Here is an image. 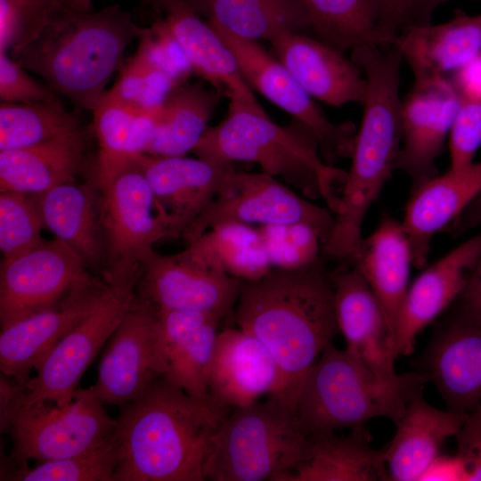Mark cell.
<instances>
[{
  "mask_svg": "<svg viewBox=\"0 0 481 481\" xmlns=\"http://www.w3.org/2000/svg\"><path fill=\"white\" fill-rule=\"evenodd\" d=\"M229 407L191 395L163 376L120 406L112 481H204L212 440Z\"/></svg>",
  "mask_w": 481,
  "mask_h": 481,
  "instance_id": "obj_1",
  "label": "cell"
},
{
  "mask_svg": "<svg viewBox=\"0 0 481 481\" xmlns=\"http://www.w3.org/2000/svg\"><path fill=\"white\" fill-rule=\"evenodd\" d=\"M233 313L238 327L272 354L292 404L299 379L338 332L331 273L322 257L301 267H273L258 280L241 281Z\"/></svg>",
  "mask_w": 481,
  "mask_h": 481,
  "instance_id": "obj_2",
  "label": "cell"
},
{
  "mask_svg": "<svg viewBox=\"0 0 481 481\" xmlns=\"http://www.w3.org/2000/svg\"><path fill=\"white\" fill-rule=\"evenodd\" d=\"M144 30L118 4L88 12L65 7L37 37L11 50L10 56L77 108L94 111L122 67L126 47Z\"/></svg>",
  "mask_w": 481,
  "mask_h": 481,
  "instance_id": "obj_3",
  "label": "cell"
},
{
  "mask_svg": "<svg viewBox=\"0 0 481 481\" xmlns=\"http://www.w3.org/2000/svg\"><path fill=\"white\" fill-rule=\"evenodd\" d=\"M192 152L216 163H256L306 198L322 199L335 215L341 210L338 190L346 172L323 160L318 139L306 126L295 118L280 126L259 103L230 100L224 119L208 126Z\"/></svg>",
  "mask_w": 481,
  "mask_h": 481,
  "instance_id": "obj_4",
  "label": "cell"
},
{
  "mask_svg": "<svg viewBox=\"0 0 481 481\" xmlns=\"http://www.w3.org/2000/svg\"><path fill=\"white\" fill-rule=\"evenodd\" d=\"M350 59L363 71L366 87L362 121L341 192V211L335 216L334 234L345 242L362 237L365 215L391 177L403 140L400 50L395 45H363L351 50Z\"/></svg>",
  "mask_w": 481,
  "mask_h": 481,
  "instance_id": "obj_5",
  "label": "cell"
},
{
  "mask_svg": "<svg viewBox=\"0 0 481 481\" xmlns=\"http://www.w3.org/2000/svg\"><path fill=\"white\" fill-rule=\"evenodd\" d=\"M427 382L419 371L379 381L346 348L331 342L299 379L292 405L307 436L353 428L376 417L396 424L412 395Z\"/></svg>",
  "mask_w": 481,
  "mask_h": 481,
  "instance_id": "obj_6",
  "label": "cell"
},
{
  "mask_svg": "<svg viewBox=\"0 0 481 481\" xmlns=\"http://www.w3.org/2000/svg\"><path fill=\"white\" fill-rule=\"evenodd\" d=\"M307 450L308 436L291 403L270 395L227 415L213 437L205 479L284 481Z\"/></svg>",
  "mask_w": 481,
  "mask_h": 481,
  "instance_id": "obj_7",
  "label": "cell"
},
{
  "mask_svg": "<svg viewBox=\"0 0 481 481\" xmlns=\"http://www.w3.org/2000/svg\"><path fill=\"white\" fill-rule=\"evenodd\" d=\"M100 191L106 282L139 273L143 256L161 239L171 238L167 215L159 210L144 175L133 158L94 165Z\"/></svg>",
  "mask_w": 481,
  "mask_h": 481,
  "instance_id": "obj_8",
  "label": "cell"
},
{
  "mask_svg": "<svg viewBox=\"0 0 481 481\" xmlns=\"http://www.w3.org/2000/svg\"><path fill=\"white\" fill-rule=\"evenodd\" d=\"M93 387L77 388L69 404L10 405L1 412V429L9 432L15 465L59 460L94 449L115 437L111 419Z\"/></svg>",
  "mask_w": 481,
  "mask_h": 481,
  "instance_id": "obj_9",
  "label": "cell"
},
{
  "mask_svg": "<svg viewBox=\"0 0 481 481\" xmlns=\"http://www.w3.org/2000/svg\"><path fill=\"white\" fill-rule=\"evenodd\" d=\"M138 277L107 282L108 288L95 308L61 338L36 369L37 376L25 386H19L1 404V412L10 405L53 403L62 407L69 404L84 372L136 299Z\"/></svg>",
  "mask_w": 481,
  "mask_h": 481,
  "instance_id": "obj_10",
  "label": "cell"
},
{
  "mask_svg": "<svg viewBox=\"0 0 481 481\" xmlns=\"http://www.w3.org/2000/svg\"><path fill=\"white\" fill-rule=\"evenodd\" d=\"M240 285L201 234L176 254L148 250L140 261L135 291L159 308L202 312L223 319L234 312Z\"/></svg>",
  "mask_w": 481,
  "mask_h": 481,
  "instance_id": "obj_11",
  "label": "cell"
},
{
  "mask_svg": "<svg viewBox=\"0 0 481 481\" xmlns=\"http://www.w3.org/2000/svg\"><path fill=\"white\" fill-rule=\"evenodd\" d=\"M329 208L301 198L275 177L264 172L239 171L231 167L214 200L182 235L187 242L206 231L227 222L305 224L319 236L322 247L335 225Z\"/></svg>",
  "mask_w": 481,
  "mask_h": 481,
  "instance_id": "obj_12",
  "label": "cell"
},
{
  "mask_svg": "<svg viewBox=\"0 0 481 481\" xmlns=\"http://www.w3.org/2000/svg\"><path fill=\"white\" fill-rule=\"evenodd\" d=\"M83 257L61 240H43L31 250L2 261L1 329L58 306L99 280Z\"/></svg>",
  "mask_w": 481,
  "mask_h": 481,
  "instance_id": "obj_13",
  "label": "cell"
},
{
  "mask_svg": "<svg viewBox=\"0 0 481 481\" xmlns=\"http://www.w3.org/2000/svg\"><path fill=\"white\" fill-rule=\"evenodd\" d=\"M213 28L233 53L252 91L306 126L318 139L327 164L333 166L338 159L350 158L357 131L352 122L332 123L285 66L257 41Z\"/></svg>",
  "mask_w": 481,
  "mask_h": 481,
  "instance_id": "obj_14",
  "label": "cell"
},
{
  "mask_svg": "<svg viewBox=\"0 0 481 481\" xmlns=\"http://www.w3.org/2000/svg\"><path fill=\"white\" fill-rule=\"evenodd\" d=\"M158 306L136 298L108 340L92 387L104 404L122 406L142 396L164 374Z\"/></svg>",
  "mask_w": 481,
  "mask_h": 481,
  "instance_id": "obj_15",
  "label": "cell"
},
{
  "mask_svg": "<svg viewBox=\"0 0 481 481\" xmlns=\"http://www.w3.org/2000/svg\"><path fill=\"white\" fill-rule=\"evenodd\" d=\"M437 322L418 371L437 387L447 410L468 413L481 404V314L458 299Z\"/></svg>",
  "mask_w": 481,
  "mask_h": 481,
  "instance_id": "obj_16",
  "label": "cell"
},
{
  "mask_svg": "<svg viewBox=\"0 0 481 481\" xmlns=\"http://www.w3.org/2000/svg\"><path fill=\"white\" fill-rule=\"evenodd\" d=\"M460 102L449 77L414 81L403 99V140L393 169L409 176L411 192L437 175L436 161Z\"/></svg>",
  "mask_w": 481,
  "mask_h": 481,
  "instance_id": "obj_17",
  "label": "cell"
},
{
  "mask_svg": "<svg viewBox=\"0 0 481 481\" xmlns=\"http://www.w3.org/2000/svg\"><path fill=\"white\" fill-rule=\"evenodd\" d=\"M331 280L336 321L346 348L378 380H396L400 374L395 370V346L367 281L354 265L331 273Z\"/></svg>",
  "mask_w": 481,
  "mask_h": 481,
  "instance_id": "obj_18",
  "label": "cell"
},
{
  "mask_svg": "<svg viewBox=\"0 0 481 481\" xmlns=\"http://www.w3.org/2000/svg\"><path fill=\"white\" fill-rule=\"evenodd\" d=\"M208 394L229 408H242L265 395L286 398L285 380L262 342L240 328H226L216 340Z\"/></svg>",
  "mask_w": 481,
  "mask_h": 481,
  "instance_id": "obj_19",
  "label": "cell"
},
{
  "mask_svg": "<svg viewBox=\"0 0 481 481\" xmlns=\"http://www.w3.org/2000/svg\"><path fill=\"white\" fill-rule=\"evenodd\" d=\"M169 222L171 238L182 237L214 200L226 171L232 165L186 156H156L142 152L132 157Z\"/></svg>",
  "mask_w": 481,
  "mask_h": 481,
  "instance_id": "obj_20",
  "label": "cell"
},
{
  "mask_svg": "<svg viewBox=\"0 0 481 481\" xmlns=\"http://www.w3.org/2000/svg\"><path fill=\"white\" fill-rule=\"evenodd\" d=\"M108 288L99 280L69 300L1 329L0 369L25 386L52 348L98 305Z\"/></svg>",
  "mask_w": 481,
  "mask_h": 481,
  "instance_id": "obj_21",
  "label": "cell"
},
{
  "mask_svg": "<svg viewBox=\"0 0 481 481\" xmlns=\"http://www.w3.org/2000/svg\"><path fill=\"white\" fill-rule=\"evenodd\" d=\"M481 251V232L427 267L408 288L395 328V354L413 353L417 335L458 298Z\"/></svg>",
  "mask_w": 481,
  "mask_h": 481,
  "instance_id": "obj_22",
  "label": "cell"
},
{
  "mask_svg": "<svg viewBox=\"0 0 481 481\" xmlns=\"http://www.w3.org/2000/svg\"><path fill=\"white\" fill-rule=\"evenodd\" d=\"M269 43L274 56L313 99L334 107L363 101V73L342 52L302 33L281 34Z\"/></svg>",
  "mask_w": 481,
  "mask_h": 481,
  "instance_id": "obj_23",
  "label": "cell"
},
{
  "mask_svg": "<svg viewBox=\"0 0 481 481\" xmlns=\"http://www.w3.org/2000/svg\"><path fill=\"white\" fill-rule=\"evenodd\" d=\"M220 321L208 313L158 308L163 377L192 396L209 395V370Z\"/></svg>",
  "mask_w": 481,
  "mask_h": 481,
  "instance_id": "obj_24",
  "label": "cell"
},
{
  "mask_svg": "<svg viewBox=\"0 0 481 481\" xmlns=\"http://www.w3.org/2000/svg\"><path fill=\"white\" fill-rule=\"evenodd\" d=\"M394 45L414 81L449 77L481 52V13L456 9L446 22L408 26Z\"/></svg>",
  "mask_w": 481,
  "mask_h": 481,
  "instance_id": "obj_25",
  "label": "cell"
},
{
  "mask_svg": "<svg viewBox=\"0 0 481 481\" xmlns=\"http://www.w3.org/2000/svg\"><path fill=\"white\" fill-rule=\"evenodd\" d=\"M481 190V161L464 172L451 169L412 192L402 222L408 236L412 265L425 267L434 236L446 229Z\"/></svg>",
  "mask_w": 481,
  "mask_h": 481,
  "instance_id": "obj_26",
  "label": "cell"
},
{
  "mask_svg": "<svg viewBox=\"0 0 481 481\" xmlns=\"http://www.w3.org/2000/svg\"><path fill=\"white\" fill-rule=\"evenodd\" d=\"M467 413L442 411L431 406L423 396V387L409 400L397 421L396 432L386 445L389 480L419 481L444 442L455 436Z\"/></svg>",
  "mask_w": 481,
  "mask_h": 481,
  "instance_id": "obj_27",
  "label": "cell"
},
{
  "mask_svg": "<svg viewBox=\"0 0 481 481\" xmlns=\"http://www.w3.org/2000/svg\"><path fill=\"white\" fill-rule=\"evenodd\" d=\"M35 198L44 228L76 250L90 269L103 274L106 252L100 191L93 180L61 183Z\"/></svg>",
  "mask_w": 481,
  "mask_h": 481,
  "instance_id": "obj_28",
  "label": "cell"
},
{
  "mask_svg": "<svg viewBox=\"0 0 481 481\" xmlns=\"http://www.w3.org/2000/svg\"><path fill=\"white\" fill-rule=\"evenodd\" d=\"M362 273L378 300L395 346L399 311L409 288L412 250L403 224L384 215L348 260ZM396 356V355H395Z\"/></svg>",
  "mask_w": 481,
  "mask_h": 481,
  "instance_id": "obj_29",
  "label": "cell"
},
{
  "mask_svg": "<svg viewBox=\"0 0 481 481\" xmlns=\"http://www.w3.org/2000/svg\"><path fill=\"white\" fill-rule=\"evenodd\" d=\"M164 20L185 52L193 74L230 100L259 103L230 48L185 1L173 4L165 12Z\"/></svg>",
  "mask_w": 481,
  "mask_h": 481,
  "instance_id": "obj_30",
  "label": "cell"
},
{
  "mask_svg": "<svg viewBox=\"0 0 481 481\" xmlns=\"http://www.w3.org/2000/svg\"><path fill=\"white\" fill-rule=\"evenodd\" d=\"M386 446L375 449L363 425L346 436L325 431L308 435L306 457L284 481H387Z\"/></svg>",
  "mask_w": 481,
  "mask_h": 481,
  "instance_id": "obj_31",
  "label": "cell"
},
{
  "mask_svg": "<svg viewBox=\"0 0 481 481\" xmlns=\"http://www.w3.org/2000/svg\"><path fill=\"white\" fill-rule=\"evenodd\" d=\"M90 132L81 127L34 146L1 151L0 192L39 195L74 181L86 159Z\"/></svg>",
  "mask_w": 481,
  "mask_h": 481,
  "instance_id": "obj_32",
  "label": "cell"
},
{
  "mask_svg": "<svg viewBox=\"0 0 481 481\" xmlns=\"http://www.w3.org/2000/svg\"><path fill=\"white\" fill-rule=\"evenodd\" d=\"M213 27L236 37L272 41L285 33L308 35L300 0H186Z\"/></svg>",
  "mask_w": 481,
  "mask_h": 481,
  "instance_id": "obj_33",
  "label": "cell"
},
{
  "mask_svg": "<svg viewBox=\"0 0 481 481\" xmlns=\"http://www.w3.org/2000/svg\"><path fill=\"white\" fill-rule=\"evenodd\" d=\"M221 94L200 83L176 86L165 102L145 153L185 156L208 127Z\"/></svg>",
  "mask_w": 481,
  "mask_h": 481,
  "instance_id": "obj_34",
  "label": "cell"
},
{
  "mask_svg": "<svg viewBox=\"0 0 481 481\" xmlns=\"http://www.w3.org/2000/svg\"><path fill=\"white\" fill-rule=\"evenodd\" d=\"M308 35L342 53L363 45L393 44L380 32L376 0H300Z\"/></svg>",
  "mask_w": 481,
  "mask_h": 481,
  "instance_id": "obj_35",
  "label": "cell"
},
{
  "mask_svg": "<svg viewBox=\"0 0 481 481\" xmlns=\"http://www.w3.org/2000/svg\"><path fill=\"white\" fill-rule=\"evenodd\" d=\"M161 110H137L106 91L93 111L92 126L99 144L94 164L117 162L145 152Z\"/></svg>",
  "mask_w": 481,
  "mask_h": 481,
  "instance_id": "obj_36",
  "label": "cell"
},
{
  "mask_svg": "<svg viewBox=\"0 0 481 481\" xmlns=\"http://www.w3.org/2000/svg\"><path fill=\"white\" fill-rule=\"evenodd\" d=\"M81 128L60 98L0 104V151L34 146Z\"/></svg>",
  "mask_w": 481,
  "mask_h": 481,
  "instance_id": "obj_37",
  "label": "cell"
},
{
  "mask_svg": "<svg viewBox=\"0 0 481 481\" xmlns=\"http://www.w3.org/2000/svg\"><path fill=\"white\" fill-rule=\"evenodd\" d=\"M118 463L115 437L107 443L68 458L15 465L2 461L1 480L12 481H112Z\"/></svg>",
  "mask_w": 481,
  "mask_h": 481,
  "instance_id": "obj_38",
  "label": "cell"
},
{
  "mask_svg": "<svg viewBox=\"0 0 481 481\" xmlns=\"http://www.w3.org/2000/svg\"><path fill=\"white\" fill-rule=\"evenodd\" d=\"M226 271L240 281H256L273 267L258 228L227 222L204 233Z\"/></svg>",
  "mask_w": 481,
  "mask_h": 481,
  "instance_id": "obj_39",
  "label": "cell"
},
{
  "mask_svg": "<svg viewBox=\"0 0 481 481\" xmlns=\"http://www.w3.org/2000/svg\"><path fill=\"white\" fill-rule=\"evenodd\" d=\"M44 224L34 196L14 191L0 192V251L2 261L37 247L44 239Z\"/></svg>",
  "mask_w": 481,
  "mask_h": 481,
  "instance_id": "obj_40",
  "label": "cell"
},
{
  "mask_svg": "<svg viewBox=\"0 0 481 481\" xmlns=\"http://www.w3.org/2000/svg\"><path fill=\"white\" fill-rule=\"evenodd\" d=\"M68 0H0V52L33 41Z\"/></svg>",
  "mask_w": 481,
  "mask_h": 481,
  "instance_id": "obj_41",
  "label": "cell"
},
{
  "mask_svg": "<svg viewBox=\"0 0 481 481\" xmlns=\"http://www.w3.org/2000/svg\"><path fill=\"white\" fill-rule=\"evenodd\" d=\"M178 85L167 74L131 57L120 68L110 93L125 104L144 112L161 110Z\"/></svg>",
  "mask_w": 481,
  "mask_h": 481,
  "instance_id": "obj_42",
  "label": "cell"
},
{
  "mask_svg": "<svg viewBox=\"0 0 481 481\" xmlns=\"http://www.w3.org/2000/svg\"><path fill=\"white\" fill-rule=\"evenodd\" d=\"M272 267L298 268L322 256V243L305 224H275L258 227Z\"/></svg>",
  "mask_w": 481,
  "mask_h": 481,
  "instance_id": "obj_43",
  "label": "cell"
},
{
  "mask_svg": "<svg viewBox=\"0 0 481 481\" xmlns=\"http://www.w3.org/2000/svg\"><path fill=\"white\" fill-rule=\"evenodd\" d=\"M134 56L168 75L178 86L193 74L185 52L164 18H158L145 28Z\"/></svg>",
  "mask_w": 481,
  "mask_h": 481,
  "instance_id": "obj_44",
  "label": "cell"
},
{
  "mask_svg": "<svg viewBox=\"0 0 481 481\" xmlns=\"http://www.w3.org/2000/svg\"><path fill=\"white\" fill-rule=\"evenodd\" d=\"M450 169L464 172L481 144V100L461 98L449 135Z\"/></svg>",
  "mask_w": 481,
  "mask_h": 481,
  "instance_id": "obj_45",
  "label": "cell"
},
{
  "mask_svg": "<svg viewBox=\"0 0 481 481\" xmlns=\"http://www.w3.org/2000/svg\"><path fill=\"white\" fill-rule=\"evenodd\" d=\"M18 64L6 52H0V100L4 103L44 102L58 99L49 86H45Z\"/></svg>",
  "mask_w": 481,
  "mask_h": 481,
  "instance_id": "obj_46",
  "label": "cell"
},
{
  "mask_svg": "<svg viewBox=\"0 0 481 481\" xmlns=\"http://www.w3.org/2000/svg\"><path fill=\"white\" fill-rule=\"evenodd\" d=\"M455 438L466 481H481V404L467 413Z\"/></svg>",
  "mask_w": 481,
  "mask_h": 481,
  "instance_id": "obj_47",
  "label": "cell"
},
{
  "mask_svg": "<svg viewBox=\"0 0 481 481\" xmlns=\"http://www.w3.org/2000/svg\"><path fill=\"white\" fill-rule=\"evenodd\" d=\"M410 1L376 0L379 30L392 44L404 28Z\"/></svg>",
  "mask_w": 481,
  "mask_h": 481,
  "instance_id": "obj_48",
  "label": "cell"
},
{
  "mask_svg": "<svg viewBox=\"0 0 481 481\" xmlns=\"http://www.w3.org/2000/svg\"><path fill=\"white\" fill-rule=\"evenodd\" d=\"M449 77L460 98L481 100V52Z\"/></svg>",
  "mask_w": 481,
  "mask_h": 481,
  "instance_id": "obj_49",
  "label": "cell"
},
{
  "mask_svg": "<svg viewBox=\"0 0 481 481\" xmlns=\"http://www.w3.org/2000/svg\"><path fill=\"white\" fill-rule=\"evenodd\" d=\"M421 480H466L464 464L457 454L439 455L428 468Z\"/></svg>",
  "mask_w": 481,
  "mask_h": 481,
  "instance_id": "obj_50",
  "label": "cell"
},
{
  "mask_svg": "<svg viewBox=\"0 0 481 481\" xmlns=\"http://www.w3.org/2000/svg\"><path fill=\"white\" fill-rule=\"evenodd\" d=\"M450 1L452 0H411L406 13L404 28L412 25L431 23V18L436 10L440 5Z\"/></svg>",
  "mask_w": 481,
  "mask_h": 481,
  "instance_id": "obj_51",
  "label": "cell"
},
{
  "mask_svg": "<svg viewBox=\"0 0 481 481\" xmlns=\"http://www.w3.org/2000/svg\"><path fill=\"white\" fill-rule=\"evenodd\" d=\"M457 299L481 314V251L477 264Z\"/></svg>",
  "mask_w": 481,
  "mask_h": 481,
  "instance_id": "obj_52",
  "label": "cell"
},
{
  "mask_svg": "<svg viewBox=\"0 0 481 481\" xmlns=\"http://www.w3.org/2000/svg\"><path fill=\"white\" fill-rule=\"evenodd\" d=\"M479 225H481V190L449 227L452 232L460 233Z\"/></svg>",
  "mask_w": 481,
  "mask_h": 481,
  "instance_id": "obj_53",
  "label": "cell"
},
{
  "mask_svg": "<svg viewBox=\"0 0 481 481\" xmlns=\"http://www.w3.org/2000/svg\"><path fill=\"white\" fill-rule=\"evenodd\" d=\"M157 12H164L175 3L186 0H141Z\"/></svg>",
  "mask_w": 481,
  "mask_h": 481,
  "instance_id": "obj_54",
  "label": "cell"
},
{
  "mask_svg": "<svg viewBox=\"0 0 481 481\" xmlns=\"http://www.w3.org/2000/svg\"><path fill=\"white\" fill-rule=\"evenodd\" d=\"M94 0H68V8L79 12H88L93 10Z\"/></svg>",
  "mask_w": 481,
  "mask_h": 481,
  "instance_id": "obj_55",
  "label": "cell"
}]
</instances>
